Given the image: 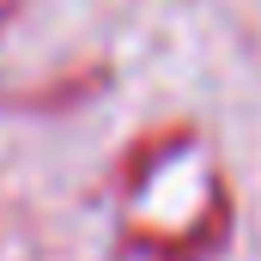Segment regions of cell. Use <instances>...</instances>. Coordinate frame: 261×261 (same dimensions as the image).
I'll use <instances>...</instances> for the list:
<instances>
[{
	"label": "cell",
	"mask_w": 261,
	"mask_h": 261,
	"mask_svg": "<svg viewBox=\"0 0 261 261\" xmlns=\"http://www.w3.org/2000/svg\"><path fill=\"white\" fill-rule=\"evenodd\" d=\"M231 182L195 128H158L122 158L116 237L140 261H213L231 243Z\"/></svg>",
	"instance_id": "cell-1"
}]
</instances>
